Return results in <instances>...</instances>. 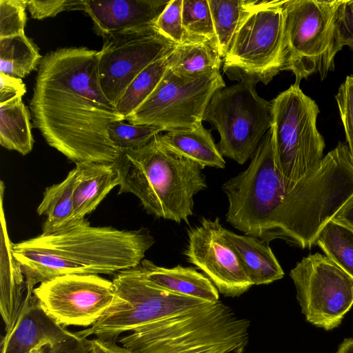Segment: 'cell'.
I'll list each match as a JSON object with an SVG mask.
<instances>
[{
  "label": "cell",
  "mask_w": 353,
  "mask_h": 353,
  "mask_svg": "<svg viewBox=\"0 0 353 353\" xmlns=\"http://www.w3.org/2000/svg\"><path fill=\"white\" fill-rule=\"evenodd\" d=\"M222 188L229 203L225 219L234 228L267 243L279 239L310 248L353 196V161L339 142L309 174L288 183L276 166L270 128L247 169Z\"/></svg>",
  "instance_id": "1"
},
{
  "label": "cell",
  "mask_w": 353,
  "mask_h": 353,
  "mask_svg": "<svg viewBox=\"0 0 353 353\" xmlns=\"http://www.w3.org/2000/svg\"><path fill=\"white\" fill-rule=\"evenodd\" d=\"M98 57L99 51L84 47L49 52L38 66L30 101L34 126L75 164L112 163L121 152L108 127L125 119L101 89Z\"/></svg>",
  "instance_id": "2"
},
{
  "label": "cell",
  "mask_w": 353,
  "mask_h": 353,
  "mask_svg": "<svg viewBox=\"0 0 353 353\" xmlns=\"http://www.w3.org/2000/svg\"><path fill=\"white\" fill-rule=\"evenodd\" d=\"M113 163L118 194L132 193L148 213L177 223H188L194 196L207 188L203 168L166 146L160 134L141 148L121 151Z\"/></svg>",
  "instance_id": "3"
},
{
  "label": "cell",
  "mask_w": 353,
  "mask_h": 353,
  "mask_svg": "<svg viewBox=\"0 0 353 353\" xmlns=\"http://www.w3.org/2000/svg\"><path fill=\"white\" fill-rule=\"evenodd\" d=\"M249 327L219 301L141 326L119 341L131 353H243Z\"/></svg>",
  "instance_id": "4"
},
{
  "label": "cell",
  "mask_w": 353,
  "mask_h": 353,
  "mask_svg": "<svg viewBox=\"0 0 353 353\" xmlns=\"http://www.w3.org/2000/svg\"><path fill=\"white\" fill-rule=\"evenodd\" d=\"M154 243L148 228L94 227L84 219L63 230L41 233L11 245L52 251L77 263L88 274H115L139 265Z\"/></svg>",
  "instance_id": "5"
},
{
  "label": "cell",
  "mask_w": 353,
  "mask_h": 353,
  "mask_svg": "<svg viewBox=\"0 0 353 353\" xmlns=\"http://www.w3.org/2000/svg\"><path fill=\"white\" fill-rule=\"evenodd\" d=\"M350 0H286L284 3L287 60L295 83L318 74L324 79L334 70L344 47L342 21Z\"/></svg>",
  "instance_id": "6"
},
{
  "label": "cell",
  "mask_w": 353,
  "mask_h": 353,
  "mask_svg": "<svg viewBox=\"0 0 353 353\" xmlns=\"http://www.w3.org/2000/svg\"><path fill=\"white\" fill-rule=\"evenodd\" d=\"M112 282V303L95 323L77 332L79 336L95 335L115 341L123 332L212 303L159 286L147 277L140 264L117 272Z\"/></svg>",
  "instance_id": "7"
},
{
  "label": "cell",
  "mask_w": 353,
  "mask_h": 353,
  "mask_svg": "<svg viewBox=\"0 0 353 353\" xmlns=\"http://www.w3.org/2000/svg\"><path fill=\"white\" fill-rule=\"evenodd\" d=\"M271 103L275 164L287 183H296L323 158L325 143L316 126L320 111L316 102L295 83Z\"/></svg>",
  "instance_id": "8"
},
{
  "label": "cell",
  "mask_w": 353,
  "mask_h": 353,
  "mask_svg": "<svg viewBox=\"0 0 353 353\" xmlns=\"http://www.w3.org/2000/svg\"><path fill=\"white\" fill-rule=\"evenodd\" d=\"M260 1L240 26L223 59V72L232 80L268 84L285 70L287 60L284 3Z\"/></svg>",
  "instance_id": "9"
},
{
  "label": "cell",
  "mask_w": 353,
  "mask_h": 353,
  "mask_svg": "<svg viewBox=\"0 0 353 353\" xmlns=\"http://www.w3.org/2000/svg\"><path fill=\"white\" fill-rule=\"evenodd\" d=\"M257 82L245 79L218 90L203 117L219 132L223 156L245 163L252 158L272 125V103L259 96Z\"/></svg>",
  "instance_id": "10"
},
{
  "label": "cell",
  "mask_w": 353,
  "mask_h": 353,
  "mask_svg": "<svg viewBox=\"0 0 353 353\" xmlns=\"http://www.w3.org/2000/svg\"><path fill=\"white\" fill-rule=\"evenodd\" d=\"M224 87L219 71L184 78L168 68L152 94L125 120L163 132L191 129L202 123L212 96Z\"/></svg>",
  "instance_id": "11"
},
{
  "label": "cell",
  "mask_w": 353,
  "mask_h": 353,
  "mask_svg": "<svg viewBox=\"0 0 353 353\" xmlns=\"http://www.w3.org/2000/svg\"><path fill=\"white\" fill-rule=\"evenodd\" d=\"M98 75L106 97L115 105L134 78L153 62L174 50L176 43L161 34L156 25L102 36Z\"/></svg>",
  "instance_id": "12"
},
{
  "label": "cell",
  "mask_w": 353,
  "mask_h": 353,
  "mask_svg": "<svg viewBox=\"0 0 353 353\" xmlns=\"http://www.w3.org/2000/svg\"><path fill=\"white\" fill-rule=\"evenodd\" d=\"M290 276L306 320L325 330L338 327L353 305V281L319 253L304 257Z\"/></svg>",
  "instance_id": "13"
},
{
  "label": "cell",
  "mask_w": 353,
  "mask_h": 353,
  "mask_svg": "<svg viewBox=\"0 0 353 353\" xmlns=\"http://www.w3.org/2000/svg\"><path fill=\"white\" fill-rule=\"evenodd\" d=\"M33 294L61 325L90 327L112 303L114 288L99 274H66L42 282Z\"/></svg>",
  "instance_id": "14"
},
{
  "label": "cell",
  "mask_w": 353,
  "mask_h": 353,
  "mask_svg": "<svg viewBox=\"0 0 353 353\" xmlns=\"http://www.w3.org/2000/svg\"><path fill=\"white\" fill-rule=\"evenodd\" d=\"M224 232L218 217L203 218L199 225L188 230L184 254L189 263L205 274L219 293L239 296L252 284Z\"/></svg>",
  "instance_id": "15"
},
{
  "label": "cell",
  "mask_w": 353,
  "mask_h": 353,
  "mask_svg": "<svg viewBox=\"0 0 353 353\" xmlns=\"http://www.w3.org/2000/svg\"><path fill=\"white\" fill-rule=\"evenodd\" d=\"M1 347V353H88L89 340L57 323L33 296Z\"/></svg>",
  "instance_id": "16"
},
{
  "label": "cell",
  "mask_w": 353,
  "mask_h": 353,
  "mask_svg": "<svg viewBox=\"0 0 353 353\" xmlns=\"http://www.w3.org/2000/svg\"><path fill=\"white\" fill-rule=\"evenodd\" d=\"M170 1L84 0V11L101 35L155 25Z\"/></svg>",
  "instance_id": "17"
},
{
  "label": "cell",
  "mask_w": 353,
  "mask_h": 353,
  "mask_svg": "<svg viewBox=\"0 0 353 353\" xmlns=\"http://www.w3.org/2000/svg\"><path fill=\"white\" fill-rule=\"evenodd\" d=\"M75 169L73 225L94 210L108 194L120 183L119 174L113 163H79Z\"/></svg>",
  "instance_id": "18"
},
{
  "label": "cell",
  "mask_w": 353,
  "mask_h": 353,
  "mask_svg": "<svg viewBox=\"0 0 353 353\" xmlns=\"http://www.w3.org/2000/svg\"><path fill=\"white\" fill-rule=\"evenodd\" d=\"M140 265L149 279L170 292L212 303L219 301V292L213 283L194 268L178 265L168 268L147 259Z\"/></svg>",
  "instance_id": "19"
},
{
  "label": "cell",
  "mask_w": 353,
  "mask_h": 353,
  "mask_svg": "<svg viewBox=\"0 0 353 353\" xmlns=\"http://www.w3.org/2000/svg\"><path fill=\"white\" fill-rule=\"evenodd\" d=\"M225 236L238 254L250 283L266 285L282 279L284 272L268 243L225 229Z\"/></svg>",
  "instance_id": "20"
},
{
  "label": "cell",
  "mask_w": 353,
  "mask_h": 353,
  "mask_svg": "<svg viewBox=\"0 0 353 353\" xmlns=\"http://www.w3.org/2000/svg\"><path fill=\"white\" fill-rule=\"evenodd\" d=\"M162 142L172 150L200 165L224 168L225 161L215 144L210 130L200 123L191 129L160 134Z\"/></svg>",
  "instance_id": "21"
},
{
  "label": "cell",
  "mask_w": 353,
  "mask_h": 353,
  "mask_svg": "<svg viewBox=\"0 0 353 353\" xmlns=\"http://www.w3.org/2000/svg\"><path fill=\"white\" fill-rule=\"evenodd\" d=\"M77 179L75 168L65 179L46 188L37 212L46 216L42 234H51L73 225V193Z\"/></svg>",
  "instance_id": "22"
},
{
  "label": "cell",
  "mask_w": 353,
  "mask_h": 353,
  "mask_svg": "<svg viewBox=\"0 0 353 353\" xmlns=\"http://www.w3.org/2000/svg\"><path fill=\"white\" fill-rule=\"evenodd\" d=\"M170 70L184 78H194L219 71L222 62L214 43L204 40L177 44L170 57Z\"/></svg>",
  "instance_id": "23"
},
{
  "label": "cell",
  "mask_w": 353,
  "mask_h": 353,
  "mask_svg": "<svg viewBox=\"0 0 353 353\" xmlns=\"http://www.w3.org/2000/svg\"><path fill=\"white\" fill-rule=\"evenodd\" d=\"M30 116L22 97L0 104V144L2 147L22 155L32 151L34 139Z\"/></svg>",
  "instance_id": "24"
},
{
  "label": "cell",
  "mask_w": 353,
  "mask_h": 353,
  "mask_svg": "<svg viewBox=\"0 0 353 353\" xmlns=\"http://www.w3.org/2000/svg\"><path fill=\"white\" fill-rule=\"evenodd\" d=\"M259 0H208L217 48L224 59L229 52L242 23L254 9Z\"/></svg>",
  "instance_id": "25"
},
{
  "label": "cell",
  "mask_w": 353,
  "mask_h": 353,
  "mask_svg": "<svg viewBox=\"0 0 353 353\" xmlns=\"http://www.w3.org/2000/svg\"><path fill=\"white\" fill-rule=\"evenodd\" d=\"M41 59L25 34L0 38V73L22 79L39 66Z\"/></svg>",
  "instance_id": "26"
},
{
  "label": "cell",
  "mask_w": 353,
  "mask_h": 353,
  "mask_svg": "<svg viewBox=\"0 0 353 353\" xmlns=\"http://www.w3.org/2000/svg\"><path fill=\"white\" fill-rule=\"evenodd\" d=\"M170 54L149 65L128 85L115 105L124 119L139 107L157 88L170 67Z\"/></svg>",
  "instance_id": "27"
},
{
  "label": "cell",
  "mask_w": 353,
  "mask_h": 353,
  "mask_svg": "<svg viewBox=\"0 0 353 353\" xmlns=\"http://www.w3.org/2000/svg\"><path fill=\"white\" fill-rule=\"evenodd\" d=\"M316 244L353 281V231L331 220L319 233Z\"/></svg>",
  "instance_id": "28"
},
{
  "label": "cell",
  "mask_w": 353,
  "mask_h": 353,
  "mask_svg": "<svg viewBox=\"0 0 353 353\" xmlns=\"http://www.w3.org/2000/svg\"><path fill=\"white\" fill-rule=\"evenodd\" d=\"M182 17L185 32L184 41L204 40L217 47L208 0H183Z\"/></svg>",
  "instance_id": "29"
},
{
  "label": "cell",
  "mask_w": 353,
  "mask_h": 353,
  "mask_svg": "<svg viewBox=\"0 0 353 353\" xmlns=\"http://www.w3.org/2000/svg\"><path fill=\"white\" fill-rule=\"evenodd\" d=\"M162 132L154 126L125 123L123 121H114L108 127L110 139L120 151L141 148Z\"/></svg>",
  "instance_id": "30"
},
{
  "label": "cell",
  "mask_w": 353,
  "mask_h": 353,
  "mask_svg": "<svg viewBox=\"0 0 353 353\" xmlns=\"http://www.w3.org/2000/svg\"><path fill=\"white\" fill-rule=\"evenodd\" d=\"M26 0H0V38L24 34Z\"/></svg>",
  "instance_id": "31"
},
{
  "label": "cell",
  "mask_w": 353,
  "mask_h": 353,
  "mask_svg": "<svg viewBox=\"0 0 353 353\" xmlns=\"http://www.w3.org/2000/svg\"><path fill=\"white\" fill-rule=\"evenodd\" d=\"M183 0H170L157 19L155 25L159 32L176 44L184 42L183 26Z\"/></svg>",
  "instance_id": "32"
},
{
  "label": "cell",
  "mask_w": 353,
  "mask_h": 353,
  "mask_svg": "<svg viewBox=\"0 0 353 353\" xmlns=\"http://www.w3.org/2000/svg\"><path fill=\"white\" fill-rule=\"evenodd\" d=\"M340 118L343 125L347 145L353 161V75L346 77L335 95Z\"/></svg>",
  "instance_id": "33"
},
{
  "label": "cell",
  "mask_w": 353,
  "mask_h": 353,
  "mask_svg": "<svg viewBox=\"0 0 353 353\" xmlns=\"http://www.w3.org/2000/svg\"><path fill=\"white\" fill-rule=\"evenodd\" d=\"M26 7L32 19L41 20L54 17L63 11H84V0H26Z\"/></svg>",
  "instance_id": "34"
},
{
  "label": "cell",
  "mask_w": 353,
  "mask_h": 353,
  "mask_svg": "<svg viewBox=\"0 0 353 353\" xmlns=\"http://www.w3.org/2000/svg\"><path fill=\"white\" fill-rule=\"evenodd\" d=\"M26 91L21 79L0 73V104L22 97Z\"/></svg>",
  "instance_id": "35"
},
{
  "label": "cell",
  "mask_w": 353,
  "mask_h": 353,
  "mask_svg": "<svg viewBox=\"0 0 353 353\" xmlns=\"http://www.w3.org/2000/svg\"><path fill=\"white\" fill-rule=\"evenodd\" d=\"M88 353H131L129 350L119 346L115 341L103 338L89 340Z\"/></svg>",
  "instance_id": "36"
},
{
  "label": "cell",
  "mask_w": 353,
  "mask_h": 353,
  "mask_svg": "<svg viewBox=\"0 0 353 353\" xmlns=\"http://www.w3.org/2000/svg\"><path fill=\"white\" fill-rule=\"evenodd\" d=\"M342 38L343 46H348L353 50V12L349 5H347L342 21Z\"/></svg>",
  "instance_id": "37"
},
{
  "label": "cell",
  "mask_w": 353,
  "mask_h": 353,
  "mask_svg": "<svg viewBox=\"0 0 353 353\" xmlns=\"http://www.w3.org/2000/svg\"><path fill=\"white\" fill-rule=\"evenodd\" d=\"M332 220L353 231V196L347 201Z\"/></svg>",
  "instance_id": "38"
},
{
  "label": "cell",
  "mask_w": 353,
  "mask_h": 353,
  "mask_svg": "<svg viewBox=\"0 0 353 353\" xmlns=\"http://www.w3.org/2000/svg\"><path fill=\"white\" fill-rule=\"evenodd\" d=\"M336 353H353V339H345Z\"/></svg>",
  "instance_id": "39"
},
{
  "label": "cell",
  "mask_w": 353,
  "mask_h": 353,
  "mask_svg": "<svg viewBox=\"0 0 353 353\" xmlns=\"http://www.w3.org/2000/svg\"><path fill=\"white\" fill-rule=\"evenodd\" d=\"M348 5H349L350 8L353 12V0H350Z\"/></svg>",
  "instance_id": "40"
}]
</instances>
